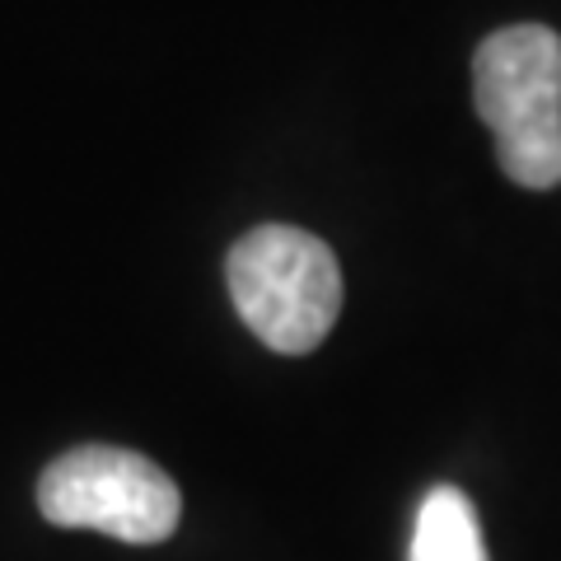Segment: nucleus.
I'll list each match as a JSON object with an SVG mask.
<instances>
[{
	"mask_svg": "<svg viewBox=\"0 0 561 561\" xmlns=\"http://www.w3.org/2000/svg\"><path fill=\"white\" fill-rule=\"evenodd\" d=\"M472 103L496 131L501 173L529 192L561 183V33L496 28L472 51Z\"/></svg>",
	"mask_w": 561,
	"mask_h": 561,
	"instance_id": "obj_1",
	"label": "nucleus"
},
{
	"mask_svg": "<svg viewBox=\"0 0 561 561\" xmlns=\"http://www.w3.org/2000/svg\"><path fill=\"white\" fill-rule=\"evenodd\" d=\"M230 300L243 328L280 356L319 346L342 313V267L332 249L295 225H257L243 234L230 262Z\"/></svg>",
	"mask_w": 561,
	"mask_h": 561,
	"instance_id": "obj_2",
	"label": "nucleus"
},
{
	"mask_svg": "<svg viewBox=\"0 0 561 561\" xmlns=\"http://www.w3.org/2000/svg\"><path fill=\"white\" fill-rule=\"evenodd\" d=\"M38 511L57 529H99L150 548L179 529L183 496L169 472L146 454L80 445L47 463L38 478Z\"/></svg>",
	"mask_w": 561,
	"mask_h": 561,
	"instance_id": "obj_3",
	"label": "nucleus"
},
{
	"mask_svg": "<svg viewBox=\"0 0 561 561\" xmlns=\"http://www.w3.org/2000/svg\"><path fill=\"white\" fill-rule=\"evenodd\" d=\"M408 561H491L478 511H472V501L459 486L440 482L416 505Z\"/></svg>",
	"mask_w": 561,
	"mask_h": 561,
	"instance_id": "obj_4",
	"label": "nucleus"
}]
</instances>
